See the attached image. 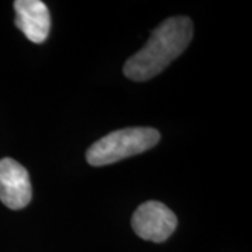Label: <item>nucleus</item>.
<instances>
[{"label":"nucleus","instance_id":"f257e3e1","mask_svg":"<svg viewBox=\"0 0 252 252\" xmlns=\"http://www.w3.org/2000/svg\"><path fill=\"white\" fill-rule=\"evenodd\" d=\"M192 34L193 26L188 17L167 18L152 32L146 45L126 61L125 76L130 80L144 81L160 74L187 49Z\"/></svg>","mask_w":252,"mask_h":252},{"label":"nucleus","instance_id":"f03ea898","mask_svg":"<svg viewBox=\"0 0 252 252\" xmlns=\"http://www.w3.org/2000/svg\"><path fill=\"white\" fill-rule=\"evenodd\" d=\"M160 142V133L153 127H125L101 137L87 150V161L102 167L140 154Z\"/></svg>","mask_w":252,"mask_h":252},{"label":"nucleus","instance_id":"7ed1b4c3","mask_svg":"<svg viewBox=\"0 0 252 252\" xmlns=\"http://www.w3.org/2000/svg\"><path fill=\"white\" fill-rule=\"evenodd\" d=\"M178 220L171 209L161 202L149 200L137 207L132 216V227L140 238L164 243L175 231Z\"/></svg>","mask_w":252,"mask_h":252},{"label":"nucleus","instance_id":"20e7f679","mask_svg":"<svg viewBox=\"0 0 252 252\" xmlns=\"http://www.w3.org/2000/svg\"><path fill=\"white\" fill-rule=\"evenodd\" d=\"M32 188L28 171L16 160H0V200L13 210L24 209L31 202Z\"/></svg>","mask_w":252,"mask_h":252},{"label":"nucleus","instance_id":"39448f33","mask_svg":"<svg viewBox=\"0 0 252 252\" xmlns=\"http://www.w3.org/2000/svg\"><path fill=\"white\" fill-rule=\"evenodd\" d=\"M16 26L34 44L45 42L51 30V14L45 3L39 0L14 1Z\"/></svg>","mask_w":252,"mask_h":252}]
</instances>
